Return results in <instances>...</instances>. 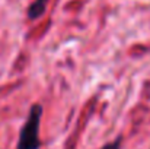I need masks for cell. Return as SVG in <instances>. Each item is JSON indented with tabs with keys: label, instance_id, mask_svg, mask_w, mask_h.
I'll use <instances>...</instances> for the list:
<instances>
[{
	"label": "cell",
	"instance_id": "6da1fadb",
	"mask_svg": "<svg viewBox=\"0 0 150 149\" xmlns=\"http://www.w3.org/2000/svg\"><path fill=\"white\" fill-rule=\"evenodd\" d=\"M41 118H42V105L35 102L32 104L26 121L23 123L16 149H40L41 148Z\"/></svg>",
	"mask_w": 150,
	"mask_h": 149
},
{
	"label": "cell",
	"instance_id": "7a4b0ae2",
	"mask_svg": "<svg viewBox=\"0 0 150 149\" xmlns=\"http://www.w3.org/2000/svg\"><path fill=\"white\" fill-rule=\"evenodd\" d=\"M45 6H47V0H35V1L31 4L29 10H28L29 19H37V18H40V16L44 13Z\"/></svg>",
	"mask_w": 150,
	"mask_h": 149
},
{
	"label": "cell",
	"instance_id": "3957f363",
	"mask_svg": "<svg viewBox=\"0 0 150 149\" xmlns=\"http://www.w3.org/2000/svg\"><path fill=\"white\" fill-rule=\"evenodd\" d=\"M121 145H122V139L121 138H117L114 142H109V143L103 145L100 149H121Z\"/></svg>",
	"mask_w": 150,
	"mask_h": 149
}]
</instances>
